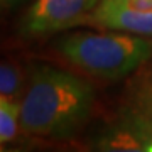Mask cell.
Here are the masks:
<instances>
[{
  "mask_svg": "<svg viewBox=\"0 0 152 152\" xmlns=\"http://www.w3.org/2000/svg\"><path fill=\"white\" fill-rule=\"evenodd\" d=\"M88 152H149L145 144L132 127V124L118 112L91 137Z\"/></svg>",
  "mask_w": 152,
  "mask_h": 152,
  "instance_id": "8992f818",
  "label": "cell"
},
{
  "mask_svg": "<svg viewBox=\"0 0 152 152\" xmlns=\"http://www.w3.org/2000/svg\"><path fill=\"white\" fill-rule=\"evenodd\" d=\"M54 46L69 64L105 81L124 80L152 59L151 39L122 31L68 34Z\"/></svg>",
  "mask_w": 152,
  "mask_h": 152,
  "instance_id": "7a4b0ae2",
  "label": "cell"
},
{
  "mask_svg": "<svg viewBox=\"0 0 152 152\" xmlns=\"http://www.w3.org/2000/svg\"><path fill=\"white\" fill-rule=\"evenodd\" d=\"M17 2H20V0H0V5L2 7H10V5H15Z\"/></svg>",
  "mask_w": 152,
  "mask_h": 152,
  "instance_id": "9c48e42d",
  "label": "cell"
},
{
  "mask_svg": "<svg viewBox=\"0 0 152 152\" xmlns=\"http://www.w3.org/2000/svg\"><path fill=\"white\" fill-rule=\"evenodd\" d=\"M0 91V147L17 135L20 129V105Z\"/></svg>",
  "mask_w": 152,
  "mask_h": 152,
  "instance_id": "52a82bcc",
  "label": "cell"
},
{
  "mask_svg": "<svg viewBox=\"0 0 152 152\" xmlns=\"http://www.w3.org/2000/svg\"><path fill=\"white\" fill-rule=\"evenodd\" d=\"M5 152H24L22 149H12V151H5Z\"/></svg>",
  "mask_w": 152,
  "mask_h": 152,
  "instance_id": "8fae6325",
  "label": "cell"
},
{
  "mask_svg": "<svg viewBox=\"0 0 152 152\" xmlns=\"http://www.w3.org/2000/svg\"><path fill=\"white\" fill-rule=\"evenodd\" d=\"M147 76V80H149V83H151V86H152V73L151 75H145Z\"/></svg>",
  "mask_w": 152,
  "mask_h": 152,
  "instance_id": "30bf717a",
  "label": "cell"
},
{
  "mask_svg": "<svg viewBox=\"0 0 152 152\" xmlns=\"http://www.w3.org/2000/svg\"><path fill=\"white\" fill-rule=\"evenodd\" d=\"M0 152H5V151H2V149H0Z\"/></svg>",
  "mask_w": 152,
  "mask_h": 152,
  "instance_id": "7c38bea8",
  "label": "cell"
},
{
  "mask_svg": "<svg viewBox=\"0 0 152 152\" xmlns=\"http://www.w3.org/2000/svg\"><path fill=\"white\" fill-rule=\"evenodd\" d=\"M85 24L152 37V0H100Z\"/></svg>",
  "mask_w": 152,
  "mask_h": 152,
  "instance_id": "277c9868",
  "label": "cell"
},
{
  "mask_svg": "<svg viewBox=\"0 0 152 152\" xmlns=\"http://www.w3.org/2000/svg\"><path fill=\"white\" fill-rule=\"evenodd\" d=\"M118 112L137 130L145 149L152 152V86L147 76H140L134 81Z\"/></svg>",
  "mask_w": 152,
  "mask_h": 152,
  "instance_id": "5b68a950",
  "label": "cell"
},
{
  "mask_svg": "<svg viewBox=\"0 0 152 152\" xmlns=\"http://www.w3.org/2000/svg\"><path fill=\"white\" fill-rule=\"evenodd\" d=\"M19 105L24 134L41 139H69L91 115L95 88L64 69L34 64Z\"/></svg>",
  "mask_w": 152,
  "mask_h": 152,
  "instance_id": "6da1fadb",
  "label": "cell"
},
{
  "mask_svg": "<svg viewBox=\"0 0 152 152\" xmlns=\"http://www.w3.org/2000/svg\"><path fill=\"white\" fill-rule=\"evenodd\" d=\"M100 0H34L20 22L27 37H42L83 26Z\"/></svg>",
  "mask_w": 152,
  "mask_h": 152,
  "instance_id": "3957f363",
  "label": "cell"
},
{
  "mask_svg": "<svg viewBox=\"0 0 152 152\" xmlns=\"http://www.w3.org/2000/svg\"><path fill=\"white\" fill-rule=\"evenodd\" d=\"M24 86V75L15 64L0 63V91L7 96H17Z\"/></svg>",
  "mask_w": 152,
  "mask_h": 152,
  "instance_id": "ba28073f",
  "label": "cell"
}]
</instances>
